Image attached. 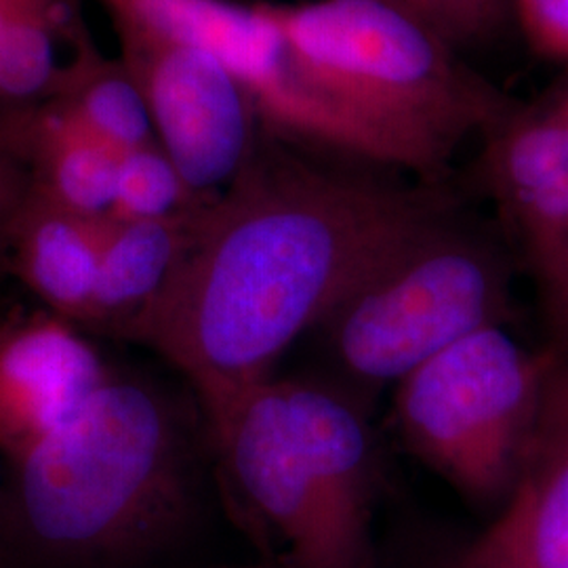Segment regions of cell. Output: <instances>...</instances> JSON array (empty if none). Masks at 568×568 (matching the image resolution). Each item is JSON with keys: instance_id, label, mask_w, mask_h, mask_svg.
<instances>
[{"instance_id": "cell-1", "label": "cell", "mask_w": 568, "mask_h": 568, "mask_svg": "<svg viewBox=\"0 0 568 568\" xmlns=\"http://www.w3.org/2000/svg\"><path fill=\"white\" fill-rule=\"evenodd\" d=\"M264 131L156 297L119 337L159 354L204 417L274 377L302 335L408 244L459 213L447 183L326 163Z\"/></svg>"}, {"instance_id": "cell-3", "label": "cell", "mask_w": 568, "mask_h": 568, "mask_svg": "<svg viewBox=\"0 0 568 568\" xmlns=\"http://www.w3.org/2000/svg\"><path fill=\"white\" fill-rule=\"evenodd\" d=\"M206 438L244 516L291 568H377L379 453L368 406L321 379L272 377L211 417Z\"/></svg>"}, {"instance_id": "cell-22", "label": "cell", "mask_w": 568, "mask_h": 568, "mask_svg": "<svg viewBox=\"0 0 568 568\" xmlns=\"http://www.w3.org/2000/svg\"><path fill=\"white\" fill-rule=\"evenodd\" d=\"M394 2H398V4H405L406 7L405 0H394ZM406 9H408V7H406ZM417 18H419V16H417Z\"/></svg>"}, {"instance_id": "cell-4", "label": "cell", "mask_w": 568, "mask_h": 568, "mask_svg": "<svg viewBox=\"0 0 568 568\" xmlns=\"http://www.w3.org/2000/svg\"><path fill=\"white\" fill-rule=\"evenodd\" d=\"M260 4L326 93L396 143L422 182H445L455 150L516 103L394 0Z\"/></svg>"}, {"instance_id": "cell-18", "label": "cell", "mask_w": 568, "mask_h": 568, "mask_svg": "<svg viewBox=\"0 0 568 568\" xmlns=\"http://www.w3.org/2000/svg\"><path fill=\"white\" fill-rule=\"evenodd\" d=\"M34 187L28 166L0 140V274L9 272V243L21 209Z\"/></svg>"}, {"instance_id": "cell-9", "label": "cell", "mask_w": 568, "mask_h": 568, "mask_svg": "<svg viewBox=\"0 0 568 568\" xmlns=\"http://www.w3.org/2000/svg\"><path fill=\"white\" fill-rule=\"evenodd\" d=\"M100 352L55 312L0 325V459H20L81 413L112 377Z\"/></svg>"}, {"instance_id": "cell-10", "label": "cell", "mask_w": 568, "mask_h": 568, "mask_svg": "<svg viewBox=\"0 0 568 568\" xmlns=\"http://www.w3.org/2000/svg\"><path fill=\"white\" fill-rule=\"evenodd\" d=\"M445 568H568V361L549 373L501 511Z\"/></svg>"}, {"instance_id": "cell-12", "label": "cell", "mask_w": 568, "mask_h": 568, "mask_svg": "<svg viewBox=\"0 0 568 568\" xmlns=\"http://www.w3.org/2000/svg\"><path fill=\"white\" fill-rule=\"evenodd\" d=\"M206 203L163 220L105 217L100 276L87 325L119 335L156 297L182 262Z\"/></svg>"}, {"instance_id": "cell-21", "label": "cell", "mask_w": 568, "mask_h": 568, "mask_svg": "<svg viewBox=\"0 0 568 568\" xmlns=\"http://www.w3.org/2000/svg\"><path fill=\"white\" fill-rule=\"evenodd\" d=\"M11 2H13V0H0V23L4 20V16H7L9 7H11Z\"/></svg>"}, {"instance_id": "cell-19", "label": "cell", "mask_w": 568, "mask_h": 568, "mask_svg": "<svg viewBox=\"0 0 568 568\" xmlns=\"http://www.w3.org/2000/svg\"><path fill=\"white\" fill-rule=\"evenodd\" d=\"M556 102H558V108H560V112H562V116H565V121L568 124V93L562 95L560 100H556ZM546 321H548L549 333H551L549 347L560 358L568 361V284L565 293H562V300L558 302L556 310L549 314Z\"/></svg>"}, {"instance_id": "cell-16", "label": "cell", "mask_w": 568, "mask_h": 568, "mask_svg": "<svg viewBox=\"0 0 568 568\" xmlns=\"http://www.w3.org/2000/svg\"><path fill=\"white\" fill-rule=\"evenodd\" d=\"M406 7L432 26L453 47L471 44L490 37L501 18L487 0H405Z\"/></svg>"}, {"instance_id": "cell-7", "label": "cell", "mask_w": 568, "mask_h": 568, "mask_svg": "<svg viewBox=\"0 0 568 568\" xmlns=\"http://www.w3.org/2000/svg\"><path fill=\"white\" fill-rule=\"evenodd\" d=\"M112 23L121 60L142 89L154 140L196 196H220L264 135L248 91L203 49L126 21Z\"/></svg>"}, {"instance_id": "cell-11", "label": "cell", "mask_w": 568, "mask_h": 568, "mask_svg": "<svg viewBox=\"0 0 568 568\" xmlns=\"http://www.w3.org/2000/svg\"><path fill=\"white\" fill-rule=\"evenodd\" d=\"M103 224L72 213L32 187L11 232L9 272L42 304L87 325L100 276Z\"/></svg>"}, {"instance_id": "cell-24", "label": "cell", "mask_w": 568, "mask_h": 568, "mask_svg": "<svg viewBox=\"0 0 568 568\" xmlns=\"http://www.w3.org/2000/svg\"><path fill=\"white\" fill-rule=\"evenodd\" d=\"M0 474H2V459H0Z\"/></svg>"}, {"instance_id": "cell-15", "label": "cell", "mask_w": 568, "mask_h": 568, "mask_svg": "<svg viewBox=\"0 0 568 568\" xmlns=\"http://www.w3.org/2000/svg\"><path fill=\"white\" fill-rule=\"evenodd\" d=\"M206 201L211 199H201L190 190L159 143H145L122 154L114 206L108 217L122 222L163 220Z\"/></svg>"}, {"instance_id": "cell-23", "label": "cell", "mask_w": 568, "mask_h": 568, "mask_svg": "<svg viewBox=\"0 0 568 568\" xmlns=\"http://www.w3.org/2000/svg\"><path fill=\"white\" fill-rule=\"evenodd\" d=\"M220 568H267V567H220Z\"/></svg>"}, {"instance_id": "cell-2", "label": "cell", "mask_w": 568, "mask_h": 568, "mask_svg": "<svg viewBox=\"0 0 568 568\" xmlns=\"http://www.w3.org/2000/svg\"><path fill=\"white\" fill-rule=\"evenodd\" d=\"M194 415L161 384L112 373L81 413L0 474V568H143L187 527Z\"/></svg>"}, {"instance_id": "cell-17", "label": "cell", "mask_w": 568, "mask_h": 568, "mask_svg": "<svg viewBox=\"0 0 568 568\" xmlns=\"http://www.w3.org/2000/svg\"><path fill=\"white\" fill-rule=\"evenodd\" d=\"M530 47L554 61L568 63V0H511Z\"/></svg>"}, {"instance_id": "cell-5", "label": "cell", "mask_w": 568, "mask_h": 568, "mask_svg": "<svg viewBox=\"0 0 568 568\" xmlns=\"http://www.w3.org/2000/svg\"><path fill=\"white\" fill-rule=\"evenodd\" d=\"M508 257L462 213L429 230L335 305L316 333L365 405L443 349L509 316Z\"/></svg>"}, {"instance_id": "cell-20", "label": "cell", "mask_w": 568, "mask_h": 568, "mask_svg": "<svg viewBox=\"0 0 568 568\" xmlns=\"http://www.w3.org/2000/svg\"><path fill=\"white\" fill-rule=\"evenodd\" d=\"M488 4H490V9L504 20L506 18V13H508L509 4H511V0H487Z\"/></svg>"}, {"instance_id": "cell-14", "label": "cell", "mask_w": 568, "mask_h": 568, "mask_svg": "<svg viewBox=\"0 0 568 568\" xmlns=\"http://www.w3.org/2000/svg\"><path fill=\"white\" fill-rule=\"evenodd\" d=\"M74 0H13L0 23V119L49 102L63 63L58 47Z\"/></svg>"}, {"instance_id": "cell-13", "label": "cell", "mask_w": 568, "mask_h": 568, "mask_svg": "<svg viewBox=\"0 0 568 568\" xmlns=\"http://www.w3.org/2000/svg\"><path fill=\"white\" fill-rule=\"evenodd\" d=\"M65 42L70 60L63 63L49 105L119 154L156 142L142 89L124 65L110 60L91 39L74 11Z\"/></svg>"}, {"instance_id": "cell-6", "label": "cell", "mask_w": 568, "mask_h": 568, "mask_svg": "<svg viewBox=\"0 0 568 568\" xmlns=\"http://www.w3.org/2000/svg\"><path fill=\"white\" fill-rule=\"evenodd\" d=\"M558 358L549 345L523 347L506 326L467 335L396 384L403 445L469 504H504Z\"/></svg>"}, {"instance_id": "cell-8", "label": "cell", "mask_w": 568, "mask_h": 568, "mask_svg": "<svg viewBox=\"0 0 568 568\" xmlns=\"http://www.w3.org/2000/svg\"><path fill=\"white\" fill-rule=\"evenodd\" d=\"M480 178L548 318L568 284V124L558 102H516L487 129Z\"/></svg>"}]
</instances>
